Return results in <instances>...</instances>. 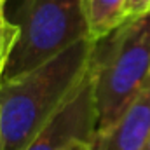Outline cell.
I'll list each match as a JSON object with an SVG mask.
<instances>
[{
  "mask_svg": "<svg viewBox=\"0 0 150 150\" xmlns=\"http://www.w3.org/2000/svg\"><path fill=\"white\" fill-rule=\"evenodd\" d=\"M96 40L82 38L23 77L0 87V131L5 150H25L74 96L89 74Z\"/></svg>",
  "mask_w": 150,
  "mask_h": 150,
  "instance_id": "6da1fadb",
  "label": "cell"
},
{
  "mask_svg": "<svg viewBox=\"0 0 150 150\" xmlns=\"http://www.w3.org/2000/svg\"><path fill=\"white\" fill-rule=\"evenodd\" d=\"M91 72L98 129L108 127L150 84V12L127 18L96 40Z\"/></svg>",
  "mask_w": 150,
  "mask_h": 150,
  "instance_id": "7a4b0ae2",
  "label": "cell"
},
{
  "mask_svg": "<svg viewBox=\"0 0 150 150\" xmlns=\"http://www.w3.org/2000/svg\"><path fill=\"white\" fill-rule=\"evenodd\" d=\"M18 26L4 82L16 80L75 42L91 38L82 0H23Z\"/></svg>",
  "mask_w": 150,
  "mask_h": 150,
  "instance_id": "3957f363",
  "label": "cell"
},
{
  "mask_svg": "<svg viewBox=\"0 0 150 150\" xmlns=\"http://www.w3.org/2000/svg\"><path fill=\"white\" fill-rule=\"evenodd\" d=\"M98 129L93 72L82 80L74 96L28 143L25 150H65L74 142H91Z\"/></svg>",
  "mask_w": 150,
  "mask_h": 150,
  "instance_id": "277c9868",
  "label": "cell"
},
{
  "mask_svg": "<svg viewBox=\"0 0 150 150\" xmlns=\"http://www.w3.org/2000/svg\"><path fill=\"white\" fill-rule=\"evenodd\" d=\"M150 142V84L112 126L96 129L89 150H147Z\"/></svg>",
  "mask_w": 150,
  "mask_h": 150,
  "instance_id": "5b68a950",
  "label": "cell"
},
{
  "mask_svg": "<svg viewBox=\"0 0 150 150\" xmlns=\"http://www.w3.org/2000/svg\"><path fill=\"white\" fill-rule=\"evenodd\" d=\"M93 40L107 37L127 19V0H82Z\"/></svg>",
  "mask_w": 150,
  "mask_h": 150,
  "instance_id": "8992f818",
  "label": "cell"
},
{
  "mask_svg": "<svg viewBox=\"0 0 150 150\" xmlns=\"http://www.w3.org/2000/svg\"><path fill=\"white\" fill-rule=\"evenodd\" d=\"M4 5L5 4H0V87L4 84L5 70H7L12 49H14L18 35H19L18 23H12L7 19V16L4 12Z\"/></svg>",
  "mask_w": 150,
  "mask_h": 150,
  "instance_id": "52a82bcc",
  "label": "cell"
},
{
  "mask_svg": "<svg viewBox=\"0 0 150 150\" xmlns=\"http://www.w3.org/2000/svg\"><path fill=\"white\" fill-rule=\"evenodd\" d=\"M126 12H127V18L150 12V0H127Z\"/></svg>",
  "mask_w": 150,
  "mask_h": 150,
  "instance_id": "ba28073f",
  "label": "cell"
},
{
  "mask_svg": "<svg viewBox=\"0 0 150 150\" xmlns=\"http://www.w3.org/2000/svg\"><path fill=\"white\" fill-rule=\"evenodd\" d=\"M65 150H89V143L87 142H74L68 149Z\"/></svg>",
  "mask_w": 150,
  "mask_h": 150,
  "instance_id": "9c48e42d",
  "label": "cell"
},
{
  "mask_svg": "<svg viewBox=\"0 0 150 150\" xmlns=\"http://www.w3.org/2000/svg\"><path fill=\"white\" fill-rule=\"evenodd\" d=\"M0 150H5L4 149V142H2V131H0Z\"/></svg>",
  "mask_w": 150,
  "mask_h": 150,
  "instance_id": "30bf717a",
  "label": "cell"
},
{
  "mask_svg": "<svg viewBox=\"0 0 150 150\" xmlns=\"http://www.w3.org/2000/svg\"><path fill=\"white\" fill-rule=\"evenodd\" d=\"M147 150H150V142H149V145H147Z\"/></svg>",
  "mask_w": 150,
  "mask_h": 150,
  "instance_id": "8fae6325",
  "label": "cell"
},
{
  "mask_svg": "<svg viewBox=\"0 0 150 150\" xmlns=\"http://www.w3.org/2000/svg\"><path fill=\"white\" fill-rule=\"evenodd\" d=\"M0 4H5V0H0Z\"/></svg>",
  "mask_w": 150,
  "mask_h": 150,
  "instance_id": "7c38bea8",
  "label": "cell"
}]
</instances>
